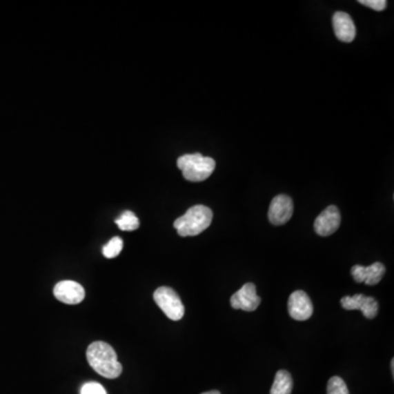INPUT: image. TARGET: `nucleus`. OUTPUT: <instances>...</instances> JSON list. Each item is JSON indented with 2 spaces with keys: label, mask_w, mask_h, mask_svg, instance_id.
Here are the masks:
<instances>
[{
  "label": "nucleus",
  "mask_w": 394,
  "mask_h": 394,
  "mask_svg": "<svg viewBox=\"0 0 394 394\" xmlns=\"http://www.w3.org/2000/svg\"><path fill=\"white\" fill-rule=\"evenodd\" d=\"M87 359L95 373L108 379L121 376L123 368L117 362V355L106 342H95L87 349Z\"/></svg>",
  "instance_id": "f257e3e1"
},
{
  "label": "nucleus",
  "mask_w": 394,
  "mask_h": 394,
  "mask_svg": "<svg viewBox=\"0 0 394 394\" xmlns=\"http://www.w3.org/2000/svg\"><path fill=\"white\" fill-rule=\"evenodd\" d=\"M212 220V209L204 205H195L175 220V228L181 237L197 236L206 230Z\"/></svg>",
  "instance_id": "f03ea898"
},
{
  "label": "nucleus",
  "mask_w": 394,
  "mask_h": 394,
  "mask_svg": "<svg viewBox=\"0 0 394 394\" xmlns=\"http://www.w3.org/2000/svg\"><path fill=\"white\" fill-rule=\"evenodd\" d=\"M177 168L182 171L183 177L190 182H201L208 179L216 168V162L210 157L201 154L184 155L177 159Z\"/></svg>",
  "instance_id": "7ed1b4c3"
},
{
  "label": "nucleus",
  "mask_w": 394,
  "mask_h": 394,
  "mask_svg": "<svg viewBox=\"0 0 394 394\" xmlns=\"http://www.w3.org/2000/svg\"><path fill=\"white\" fill-rule=\"evenodd\" d=\"M154 299L170 320H181L186 313L180 297L170 287H159L155 291Z\"/></svg>",
  "instance_id": "20e7f679"
},
{
  "label": "nucleus",
  "mask_w": 394,
  "mask_h": 394,
  "mask_svg": "<svg viewBox=\"0 0 394 394\" xmlns=\"http://www.w3.org/2000/svg\"><path fill=\"white\" fill-rule=\"evenodd\" d=\"M261 298L257 295L255 285L252 283L246 284L230 298V304L233 309L244 310L246 313H252L254 310H257Z\"/></svg>",
  "instance_id": "39448f33"
},
{
  "label": "nucleus",
  "mask_w": 394,
  "mask_h": 394,
  "mask_svg": "<svg viewBox=\"0 0 394 394\" xmlns=\"http://www.w3.org/2000/svg\"><path fill=\"white\" fill-rule=\"evenodd\" d=\"M294 213V203L289 196L277 195L273 199L268 209V219L273 225H285L290 220Z\"/></svg>",
  "instance_id": "423d86ee"
},
{
  "label": "nucleus",
  "mask_w": 394,
  "mask_h": 394,
  "mask_svg": "<svg viewBox=\"0 0 394 394\" xmlns=\"http://www.w3.org/2000/svg\"><path fill=\"white\" fill-rule=\"evenodd\" d=\"M341 225V214L337 207H326L315 221V233L321 237L331 236Z\"/></svg>",
  "instance_id": "0eeeda50"
},
{
  "label": "nucleus",
  "mask_w": 394,
  "mask_h": 394,
  "mask_svg": "<svg viewBox=\"0 0 394 394\" xmlns=\"http://www.w3.org/2000/svg\"><path fill=\"white\" fill-rule=\"evenodd\" d=\"M288 313L296 321H306L313 313L311 299L304 291L296 290L290 295L288 299Z\"/></svg>",
  "instance_id": "6e6552de"
},
{
  "label": "nucleus",
  "mask_w": 394,
  "mask_h": 394,
  "mask_svg": "<svg viewBox=\"0 0 394 394\" xmlns=\"http://www.w3.org/2000/svg\"><path fill=\"white\" fill-rule=\"evenodd\" d=\"M85 289L74 281H63L54 287L56 299L66 304H78L85 299Z\"/></svg>",
  "instance_id": "1a4fd4ad"
},
{
  "label": "nucleus",
  "mask_w": 394,
  "mask_h": 394,
  "mask_svg": "<svg viewBox=\"0 0 394 394\" xmlns=\"http://www.w3.org/2000/svg\"><path fill=\"white\" fill-rule=\"evenodd\" d=\"M386 273V268L382 263H373L369 266L355 265L352 268V276L356 283H365L369 286L380 283Z\"/></svg>",
  "instance_id": "9d476101"
},
{
  "label": "nucleus",
  "mask_w": 394,
  "mask_h": 394,
  "mask_svg": "<svg viewBox=\"0 0 394 394\" xmlns=\"http://www.w3.org/2000/svg\"><path fill=\"white\" fill-rule=\"evenodd\" d=\"M334 33L342 42L351 43L356 37V27L352 17L346 12L337 11L333 16Z\"/></svg>",
  "instance_id": "9b49d317"
},
{
  "label": "nucleus",
  "mask_w": 394,
  "mask_h": 394,
  "mask_svg": "<svg viewBox=\"0 0 394 394\" xmlns=\"http://www.w3.org/2000/svg\"><path fill=\"white\" fill-rule=\"evenodd\" d=\"M293 378L287 371H279L276 373L270 394H291L293 391Z\"/></svg>",
  "instance_id": "f8f14e48"
},
{
  "label": "nucleus",
  "mask_w": 394,
  "mask_h": 394,
  "mask_svg": "<svg viewBox=\"0 0 394 394\" xmlns=\"http://www.w3.org/2000/svg\"><path fill=\"white\" fill-rule=\"evenodd\" d=\"M115 224L123 231H134L139 227V220L132 212L123 213L122 216L115 220Z\"/></svg>",
  "instance_id": "ddd939ff"
},
{
  "label": "nucleus",
  "mask_w": 394,
  "mask_h": 394,
  "mask_svg": "<svg viewBox=\"0 0 394 394\" xmlns=\"http://www.w3.org/2000/svg\"><path fill=\"white\" fill-rule=\"evenodd\" d=\"M359 310L363 313L364 317H367V319H373L378 315V302L373 297L364 296Z\"/></svg>",
  "instance_id": "4468645a"
},
{
  "label": "nucleus",
  "mask_w": 394,
  "mask_h": 394,
  "mask_svg": "<svg viewBox=\"0 0 394 394\" xmlns=\"http://www.w3.org/2000/svg\"><path fill=\"white\" fill-rule=\"evenodd\" d=\"M123 249L122 239L119 237L111 239V240L104 246V255L106 259H114L117 257Z\"/></svg>",
  "instance_id": "2eb2a0df"
},
{
  "label": "nucleus",
  "mask_w": 394,
  "mask_h": 394,
  "mask_svg": "<svg viewBox=\"0 0 394 394\" xmlns=\"http://www.w3.org/2000/svg\"><path fill=\"white\" fill-rule=\"evenodd\" d=\"M328 394H349L345 381L341 377H332L328 382Z\"/></svg>",
  "instance_id": "dca6fc26"
},
{
  "label": "nucleus",
  "mask_w": 394,
  "mask_h": 394,
  "mask_svg": "<svg viewBox=\"0 0 394 394\" xmlns=\"http://www.w3.org/2000/svg\"><path fill=\"white\" fill-rule=\"evenodd\" d=\"M80 394H108L104 386L98 382H87L82 386Z\"/></svg>",
  "instance_id": "f3484780"
},
{
  "label": "nucleus",
  "mask_w": 394,
  "mask_h": 394,
  "mask_svg": "<svg viewBox=\"0 0 394 394\" xmlns=\"http://www.w3.org/2000/svg\"><path fill=\"white\" fill-rule=\"evenodd\" d=\"M358 3L376 11H382L386 8V0H359Z\"/></svg>",
  "instance_id": "a211bd4d"
},
{
  "label": "nucleus",
  "mask_w": 394,
  "mask_h": 394,
  "mask_svg": "<svg viewBox=\"0 0 394 394\" xmlns=\"http://www.w3.org/2000/svg\"><path fill=\"white\" fill-rule=\"evenodd\" d=\"M201 394H220V392L216 391V390H214V391L205 392V393H201Z\"/></svg>",
  "instance_id": "6ab92c4d"
},
{
  "label": "nucleus",
  "mask_w": 394,
  "mask_h": 394,
  "mask_svg": "<svg viewBox=\"0 0 394 394\" xmlns=\"http://www.w3.org/2000/svg\"><path fill=\"white\" fill-rule=\"evenodd\" d=\"M393 365H394V360H393V359H392V362H391V369H392V373H394V366H393Z\"/></svg>",
  "instance_id": "aec40b11"
}]
</instances>
